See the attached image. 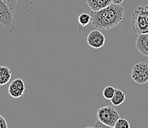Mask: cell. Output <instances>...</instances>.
Instances as JSON below:
<instances>
[{"label":"cell","mask_w":148,"mask_h":128,"mask_svg":"<svg viewBox=\"0 0 148 128\" xmlns=\"http://www.w3.org/2000/svg\"><path fill=\"white\" fill-rule=\"evenodd\" d=\"M25 84L21 79H16L10 84L8 87V93L14 99H18L25 93Z\"/></svg>","instance_id":"obj_7"},{"label":"cell","mask_w":148,"mask_h":128,"mask_svg":"<svg viewBox=\"0 0 148 128\" xmlns=\"http://www.w3.org/2000/svg\"><path fill=\"white\" fill-rule=\"evenodd\" d=\"M132 79L139 84L148 82V64L139 62L134 65L131 72Z\"/></svg>","instance_id":"obj_5"},{"label":"cell","mask_w":148,"mask_h":128,"mask_svg":"<svg viewBox=\"0 0 148 128\" xmlns=\"http://www.w3.org/2000/svg\"><path fill=\"white\" fill-rule=\"evenodd\" d=\"M92 127H95V128H104V127H109L108 126V125H106V124L103 123V122H101V121H99V119H98L97 122H95V124L92 125Z\"/></svg>","instance_id":"obj_16"},{"label":"cell","mask_w":148,"mask_h":128,"mask_svg":"<svg viewBox=\"0 0 148 128\" xmlns=\"http://www.w3.org/2000/svg\"><path fill=\"white\" fill-rule=\"evenodd\" d=\"M97 118L109 127H114L116 122L120 118L119 113L114 107L106 106L99 108L97 113Z\"/></svg>","instance_id":"obj_4"},{"label":"cell","mask_w":148,"mask_h":128,"mask_svg":"<svg viewBox=\"0 0 148 128\" xmlns=\"http://www.w3.org/2000/svg\"><path fill=\"white\" fill-rule=\"evenodd\" d=\"M12 77V71L6 66L0 65V86L8 84Z\"/></svg>","instance_id":"obj_10"},{"label":"cell","mask_w":148,"mask_h":128,"mask_svg":"<svg viewBox=\"0 0 148 128\" xmlns=\"http://www.w3.org/2000/svg\"><path fill=\"white\" fill-rule=\"evenodd\" d=\"M125 8L121 4L112 2L99 10H91V22L96 29L108 30L119 25L122 21Z\"/></svg>","instance_id":"obj_1"},{"label":"cell","mask_w":148,"mask_h":128,"mask_svg":"<svg viewBox=\"0 0 148 128\" xmlns=\"http://www.w3.org/2000/svg\"><path fill=\"white\" fill-rule=\"evenodd\" d=\"M5 4H6L13 11H14L15 8L17 5V2H18V0H2Z\"/></svg>","instance_id":"obj_15"},{"label":"cell","mask_w":148,"mask_h":128,"mask_svg":"<svg viewBox=\"0 0 148 128\" xmlns=\"http://www.w3.org/2000/svg\"><path fill=\"white\" fill-rule=\"evenodd\" d=\"M124 0H112V2L116 4H122Z\"/></svg>","instance_id":"obj_18"},{"label":"cell","mask_w":148,"mask_h":128,"mask_svg":"<svg viewBox=\"0 0 148 128\" xmlns=\"http://www.w3.org/2000/svg\"><path fill=\"white\" fill-rule=\"evenodd\" d=\"M86 41L90 47L95 49L103 48L106 42V37L104 34L98 29L93 30L88 33Z\"/></svg>","instance_id":"obj_6"},{"label":"cell","mask_w":148,"mask_h":128,"mask_svg":"<svg viewBox=\"0 0 148 128\" xmlns=\"http://www.w3.org/2000/svg\"><path fill=\"white\" fill-rule=\"evenodd\" d=\"M91 19V15L86 13H81L78 17L79 24L83 27L87 26L90 23Z\"/></svg>","instance_id":"obj_13"},{"label":"cell","mask_w":148,"mask_h":128,"mask_svg":"<svg viewBox=\"0 0 148 128\" xmlns=\"http://www.w3.org/2000/svg\"><path fill=\"white\" fill-rule=\"evenodd\" d=\"M130 26L135 34L148 33V5H140L133 11Z\"/></svg>","instance_id":"obj_2"},{"label":"cell","mask_w":148,"mask_h":128,"mask_svg":"<svg viewBox=\"0 0 148 128\" xmlns=\"http://www.w3.org/2000/svg\"><path fill=\"white\" fill-rule=\"evenodd\" d=\"M136 48L140 53L148 57V33L138 35L136 41Z\"/></svg>","instance_id":"obj_8"},{"label":"cell","mask_w":148,"mask_h":128,"mask_svg":"<svg viewBox=\"0 0 148 128\" xmlns=\"http://www.w3.org/2000/svg\"><path fill=\"white\" fill-rule=\"evenodd\" d=\"M130 127V123L125 118H119L116 122L114 128H129Z\"/></svg>","instance_id":"obj_14"},{"label":"cell","mask_w":148,"mask_h":128,"mask_svg":"<svg viewBox=\"0 0 148 128\" xmlns=\"http://www.w3.org/2000/svg\"><path fill=\"white\" fill-rule=\"evenodd\" d=\"M0 28H6L10 33L16 28L13 11L2 0H0Z\"/></svg>","instance_id":"obj_3"},{"label":"cell","mask_w":148,"mask_h":128,"mask_svg":"<svg viewBox=\"0 0 148 128\" xmlns=\"http://www.w3.org/2000/svg\"><path fill=\"white\" fill-rule=\"evenodd\" d=\"M116 90V89L114 88L113 86H107L103 90V97L105 99H108V100H111L112 99V97L114 96V93H115Z\"/></svg>","instance_id":"obj_12"},{"label":"cell","mask_w":148,"mask_h":128,"mask_svg":"<svg viewBox=\"0 0 148 128\" xmlns=\"http://www.w3.org/2000/svg\"><path fill=\"white\" fill-rule=\"evenodd\" d=\"M8 127L7 121L2 116L0 115V128H7Z\"/></svg>","instance_id":"obj_17"},{"label":"cell","mask_w":148,"mask_h":128,"mask_svg":"<svg viewBox=\"0 0 148 128\" xmlns=\"http://www.w3.org/2000/svg\"><path fill=\"white\" fill-rule=\"evenodd\" d=\"M87 5L91 10L96 11L104 8L112 3V0H86Z\"/></svg>","instance_id":"obj_9"},{"label":"cell","mask_w":148,"mask_h":128,"mask_svg":"<svg viewBox=\"0 0 148 128\" xmlns=\"http://www.w3.org/2000/svg\"><path fill=\"white\" fill-rule=\"evenodd\" d=\"M125 93L122 90L116 89L114 96H113L112 99H111V102L114 106H119V105L122 104L125 101Z\"/></svg>","instance_id":"obj_11"}]
</instances>
